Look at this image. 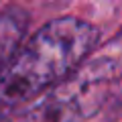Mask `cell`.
Returning <instances> with one entry per match:
<instances>
[{
    "label": "cell",
    "mask_w": 122,
    "mask_h": 122,
    "mask_svg": "<svg viewBox=\"0 0 122 122\" xmlns=\"http://www.w3.org/2000/svg\"><path fill=\"white\" fill-rule=\"evenodd\" d=\"M98 29L75 16L53 18L30 37L0 75V122L79 71L98 43Z\"/></svg>",
    "instance_id": "1"
},
{
    "label": "cell",
    "mask_w": 122,
    "mask_h": 122,
    "mask_svg": "<svg viewBox=\"0 0 122 122\" xmlns=\"http://www.w3.org/2000/svg\"><path fill=\"white\" fill-rule=\"evenodd\" d=\"M108 83V63H92L6 122H87L104 104Z\"/></svg>",
    "instance_id": "2"
},
{
    "label": "cell",
    "mask_w": 122,
    "mask_h": 122,
    "mask_svg": "<svg viewBox=\"0 0 122 122\" xmlns=\"http://www.w3.org/2000/svg\"><path fill=\"white\" fill-rule=\"evenodd\" d=\"M29 30V12L20 6H6L0 10V75L22 47Z\"/></svg>",
    "instance_id": "3"
}]
</instances>
